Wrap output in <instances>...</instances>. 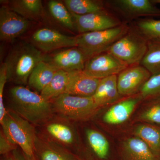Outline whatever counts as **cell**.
Wrapping results in <instances>:
<instances>
[{
  "label": "cell",
  "instance_id": "obj_4",
  "mask_svg": "<svg viewBox=\"0 0 160 160\" xmlns=\"http://www.w3.org/2000/svg\"><path fill=\"white\" fill-rule=\"evenodd\" d=\"M129 27L122 24L111 29L79 34L77 37V46L87 59L109 51L110 47L129 30Z\"/></svg>",
  "mask_w": 160,
  "mask_h": 160
},
{
  "label": "cell",
  "instance_id": "obj_32",
  "mask_svg": "<svg viewBox=\"0 0 160 160\" xmlns=\"http://www.w3.org/2000/svg\"><path fill=\"white\" fill-rule=\"evenodd\" d=\"M41 158L42 160H71L59 152L51 149L43 151Z\"/></svg>",
  "mask_w": 160,
  "mask_h": 160
},
{
  "label": "cell",
  "instance_id": "obj_26",
  "mask_svg": "<svg viewBox=\"0 0 160 160\" xmlns=\"http://www.w3.org/2000/svg\"><path fill=\"white\" fill-rule=\"evenodd\" d=\"M146 108L141 112L138 119L147 124L160 126V95L146 99Z\"/></svg>",
  "mask_w": 160,
  "mask_h": 160
},
{
  "label": "cell",
  "instance_id": "obj_2",
  "mask_svg": "<svg viewBox=\"0 0 160 160\" xmlns=\"http://www.w3.org/2000/svg\"><path fill=\"white\" fill-rule=\"evenodd\" d=\"M45 58L42 52L32 44L22 42L15 45L4 62L7 80L18 84H26L35 67Z\"/></svg>",
  "mask_w": 160,
  "mask_h": 160
},
{
  "label": "cell",
  "instance_id": "obj_12",
  "mask_svg": "<svg viewBox=\"0 0 160 160\" xmlns=\"http://www.w3.org/2000/svg\"><path fill=\"white\" fill-rule=\"evenodd\" d=\"M114 9L129 19L142 17H159L160 9L149 0H114L111 1Z\"/></svg>",
  "mask_w": 160,
  "mask_h": 160
},
{
  "label": "cell",
  "instance_id": "obj_31",
  "mask_svg": "<svg viewBox=\"0 0 160 160\" xmlns=\"http://www.w3.org/2000/svg\"><path fill=\"white\" fill-rule=\"evenodd\" d=\"M16 145L11 142L2 131H1L0 134V153L1 154H6L9 152L15 150Z\"/></svg>",
  "mask_w": 160,
  "mask_h": 160
},
{
  "label": "cell",
  "instance_id": "obj_34",
  "mask_svg": "<svg viewBox=\"0 0 160 160\" xmlns=\"http://www.w3.org/2000/svg\"><path fill=\"white\" fill-rule=\"evenodd\" d=\"M154 4H160V0H153L152 1Z\"/></svg>",
  "mask_w": 160,
  "mask_h": 160
},
{
  "label": "cell",
  "instance_id": "obj_3",
  "mask_svg": "<svg viewBox=\"0 0 160 160\" xmlns=\"http://www.w3.org/2000/svg\"><path fill=\"white\" fill-rule=\"evenodd\" d=\"M1 124L6 138L14 145L19 146L28 159L33 160L35 134L32 124L11 110L6 111Z\"/></svg>",
  "mask_w": 160,
  "mask_h": 160
},
{
  "label": "cell",
  "instance_id": "obj_33",
  "mask_svg": "<svg viewBox=\"0 0 160 160\" xmlns=\"http://www.w3.org/2000/svg\"><path fill=\"white\" fill-rule=\"evenodd\" d=\"M13 152V158L14 160H29L26 156H24L16 150H14Z\"/></svg>",
  "mask_w": 160,
  "mask_h": 160
},
{
  "label": "cell",
  "instance_id": "obj_7",
  "mask_svg": "<svg viewBox=\"0 0 160 160\" xmlns=\"http://www.w3.org/2000/svg\"><path fill=\"white\" fill-rule=\"evenodd\" d=\"M129 67L109 52H103L86 61L83 71L87 75L102 79L112 75H118Z\"/></svg>",
  "mask_w": 160,
  "mask_h": 160
},
{
  "label": "cell",
  "instance_id": "obj_22",
  "mask_svg": "<svg viewBox=\"0 0 160 160\" xmlns=\"http://www.w3.org/2000/svg\"><path fill=\"white\" fill-rule=\"evenodd\" d=\"M64 3L71 13L83 15L106 11L105 5L96 0H65Z\"/></svg>",
  "mask_w": 160,
  "mask_h": 160
},
{
  "label": "cell",
  "instance_id": "obj_24",
  "mask_svg": "<svg viewBox=\"0 0 160 160\" xmlns=\"http://www.w3.org/2000/svg\"><path fill=\"white\" fill-rule=\"evenodd\" d=\"M140 65L152 75L160 74V41L149 42L147 52Z\"/></svg>",
  "mask_w": 160,
  "mask_h": 160
},
{
  "label": "cell",
  "instance_id": "obj_27",
  "mask_svg": "<svg viewBox=\"0 0 160 160\" xmlns=\"http://www.w3.org/2000/svg\"><path fill=\"white\" fill-rule=\"evenodd\" d=\"M135 29L148 42L160 41V20L141 19L136 23Z\"/></svg>",
  "mask_w": 160,
  "mask_h": 160
},
{
  "label": "cell",
  "instance_id": "obj_14",
  "mask_svg": "<svg viewBox=\"0 0 160 160\" xmlns=\"http://www.w3.org/2000/svg\"><path fill=\"white\" fill-rule=\"evenodd\" d=\"M143 98L141 95L129 98L112 106L103 116V121L111 125L125 122L130 117L138 103Z\"/></svg>",
  "mask_w": 160,
  "mask_h": 160
},
{
  "label": "cell",
  "instance_id": "obj_15",
  "mask_svg": "<svg viewBox=\"0 0 160 160\" xmlns=\"http://www.w3.org/2000/svg\"><path fill=\"white\" fill-rule=\"evenodd\" d=\"M100 81V79L87 75L83 71H76L64 93L85 97H92Z\"/></svg>",
  "mask_w": 160,
  "mask_h": 160
},
{
  "label": "cell",
  "instance_id": "obj_20",
  "mask_svg": "<svg viewBox=\"0 0 160 160\" xmlns=\"http://www.w3.org/2000/svg\"><path fill=\"white\" fill-rule=\"evenodd\" d=\"M75 72H69L58 69L51 82L41 92L40 94L44 98L49 101L63 94Z\"/></svg>",
  "mask_w": 160,
  "mask_h": 160
},
{
  "label": "cell",
  "instance_id": "obj_1",
  "mask_svg": "<svg viewBox=\"0 0 160 160\" xmlns=\"http://www.w3.org/2000/svg\"><path fill=\"white\" fill-rule=\"evenodd\" d=\"M15 112L32 124L42 123L50 118L52 110L49 101L22 86L12 87L9 91Z\"/></svg>",
  "mask_w": 160,
  "mask_h": 160
},
{
  "label": "cell",
  "instance_id": "obj_25",
  "mask_svg": "<svg viewBox=\"0 0 160 160\" xmlns=\"http://www.w3.org/2000/svg\"><path fill=\"white\" fill-rule=\"evenodd\" d=\"M89 146L96 155L101 159H106L109 154L110 145L107 138L99 132L92 129L86 131Z\"/></svg>",
  "mask_w": 160,
  "mask_h": 160
},
{
  "label": "cell",
  "instance_id": "obj_29",
  "mask_svg": "<svg viewBox=\"0 0 160 160\" xmlns=\"http://www.w3.org/2000/svg\"><path fill=\"white\" fill-rule=\"evenodd\" d=\"M143 98L148 99L160 95V74L152 75L140 91Z\"/></svg>",
  "mask_w": 160,
  "mask_h": 160
},
{
  "label": "cell",
  "instance_id": "obj_16",
  "mask_svg": "<svg viewBox=\"0 0 160 160\" xmlns=\"http://www.w3.org/2000/svg\"><path fill=\"white\" fill-rule=\"evenodd\" d=\"M122 152L126 160H160L150 147L137 137L128 138L124 141Z\"/></svg>",
  "mask_w": 160,
  "mask_h": 160
},
{
  "label": "cell",
  "instance_id": "obj_28",
  "mask_svg": "<svg viewBox=\"0 0 160 160\" xmlns=\"http://www.w3.org/2000/svg\"><path fill=\"white\" fill-rule=\"evenodd\" d=\"M47 130L52 136L62 142L70 144L74 142L73 132L66 125L61 123H52L47 126Z\"/></svg>",
  "mask_w": 160,
  "mask_h": 160
},
{
  "label": "cell",
  "instance_id": "obj_23",
  "mask_svg": "<svg viewBox=\"0 0 160 160\" xmlns=\"http://www.w3.org/2000/svg\"><path fill=\"white\" fill-rule=\"evenodd\" d=\"M48 8L52 16L58 22L72 31L76 29L73 17L65 5L59 1L51 0L48 3Z\"/></svg>",
  "mask_w": 160,
  "mask_h": 160
},
{
  "label": "cell",
  "instance_id": "obj_30",
  "mask_svg": "<svg viewBox=\"0 0 160 160\" xmlns=\"http://www.w3.org/2000/svg\"><path fill=\"white\" fill-rule=\"evenodd\" d=\"M7 81V70L5 63H3L0 68V123L2 122L6 113L3 101L4 89Z\"/></svg>",
  "mask_w": 160,
  "mask_h": 160
},
{
  "label": "cell",
  "instance_id": "obj_13",
  "mask_svg": "<svg viewBox=\"0 0 160 160\" xmlns=\"http://www.w3.org/2000/svg\"><path fill=\"white\" fill-rule=\"evenodd\" d=\"M88 60L83 52L77 47H71L53 54L49 59H45L58 69L73 72L83 71Z\"/></svg>",
  "mask_w": 160,
  "mask_h": 160
},
{
  "label": "cell",
  "instance_id": "obj_21",
  "mask_svg": "<svg viewBox=\"0 0 160 160\" xmlns=\"http://www.w3.org/2000/svg\"><path fill=\"white\" fill-rule=\"evenodd\" d=\"M134 134L160 158V126L147 123L139 124L135 127Z\"/></svg>",
  "mask_w": 160,
  "mask_h": 160
},
{
  "label": "cell",
  "instance_id": "obj_5",
  "mask_svg": "<svg viewBox=\"0 0 160 160\" xmlns=\"http://www.w3.org/2000/svg\"><path fill=\"white\" fill-rule=\"evenodd\" d=\"M148 43L136 29L129 28L108 52L127 66L139 65L147 52Z\"/></svg>",
  "mask_w": 160,
  "mask_h": 160
},
{
  "label": "cell",
  "instance_id": "obj_11",
  "mask_svg": "<svg viewBox=\"0 0 160 160\" xmlns=\"http://www.w3.org/2000/svg\"><path fill=\"white\" fill-rule=\"evenodd\" d=\"M30 21L24 18L9 9L2 6L0 9V39L11 42L22 35L29 28Z\"/></svg>",
  "mask_w": 160,
  "mask_h": 160
},
{
  "label": "cell",
  "instance_id": "obj_17",
  "mask_svg": "<svg viewBox=\"0 0 160 160\" xmlns=\"http://www.w3.org/2000/svg\"><path fill=\"white\" fill-rule=\"evenodd\" d=\"M118 75H112L100 79L93 96L99 108L116 102L121 96L118 89Z\"/></svg>",
  "mask_w": 160,
  "mask_h": 160
},
{
  "label": "cell",
  "instance_id": "obj_35",
  "mask_svg": "<svg viewBox=\"0 0 160 160\" xmlns=\"http://www.w3.org/2000/svg\"><path fill=\"white\" fill-rule=\"evenodd\" d=\"M14 160L13 158H7L5 159V160Z\"/></svg>",
  "mask_w": 160,
  "mask_h": 160
},
{
  "label": "cell",
  "instance_id": "obj_18",
  "mask_svg": "<svg viewBox=\"0 0 160 160\" xmlns=\"http://www.w3.org/2000/svg\"><path fill=\"white\" fill-rule=\"evenodd\" d=\"M58 70L45 59L40 62L32 72L28 79L30 87L41 92L48 86Z\"/></svg>",
  "mask_w": 160,
  "mask_h": 160
},
{
  "label": "cell",
  "instance_id": "obj_10",
  "mask_svg": "<svg viewBox=\"0 0 160 160\" xmlns=\"http://www.w3.org/2000/svg\"><path fill=\"white\" fill-rule=\"evenodd\" d=\"M152 75L140 65L129 66L118 75V89L121 96H131L140 92Z\"/></svg>",
  "mask_w": 160,
  "mask_h": 160
},
{
  "label": "cell",
  "instance_id": "obj_19",
  "mask_svg": "<svg viewBox=\"0 0 160 160\" xmlns=\"http://www.w3.org/2000/svg\"><path fill=\"white\" fill-rule=\"evenodd\" d=\"M12 11L29 21H38L42 16L41 0H12L6 5Z\"/></svg>",
  "mask_w": 160,
  "mask_h": 160
},
{
  "label": "cell",
  "instance_id": "obj_9",
  "mask_svg": "<svg viewBox=\"0 0 160 160\" xmlns=\"http://www.w3.org/2000/svg\"><path fill=\"white\" fill-rule=\"evenodd\" d=\"M71 14L76 29L80 34L111 29L122 24L116 17L107 11L83 15Z\"/></svg>",
  "mask_w": 160,
  "mask_h": 160
},
{
  "label": "cell",
  "instance_id": "obj_8",
  "mask_svg": "<svg viewBox=\"0 0 160 160\" xmlns=\"http://www.w3.org/2000/svg\"><path fill=\"white\" fill-rule=\"evenodd\" d=\"M32 44L42 52H51L64 48L77 47V37L66 35L47 28L38 29L31 38Z\"/></svg>",
  "mask_w": 160,
  "mask_h": 160
},
{
  "label": "cell",
  "instance_id": "obj_6",
  "mask_svg": "<svg viewBox=\"0 0 160 160\" xmlns=\"http://www.w3.org/2000/svg\"><path fill=\"white\" fill-rule=\"evenodd\" d=\"M53 106L63 116L76 121L88 119L99 109L92 97L77 96L67 93L55 98Z\"/></svg>",
  "mask_w": 160,
  "mask_h": 160
}]
</instances>
